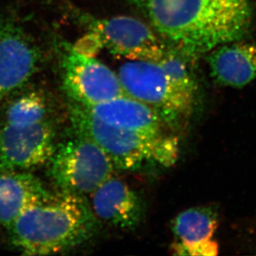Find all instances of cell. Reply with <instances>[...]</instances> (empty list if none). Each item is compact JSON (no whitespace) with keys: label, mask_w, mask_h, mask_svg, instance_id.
<instances>
[{"label":"cell","mask_w":256,"mask_h":256,"mask_svg":"<svg viewBox=\"0 0 256 256\" xmlns=\"http://www.w3.org/2000/svg\"><path fill=\"white\" fill-rule=\"evenodd\" d=\"M148 18L168 48L191 62L240 41L253 21L250 0H130Z\"/></svg>","instance_id":"cell-1"},{"label":"cell","mask_w":256,"mask_h":256,"mask_svg":"<svg viewBox=\"0 0 256 256\" xmlns=\"http://www.w3.org/2000/svg\"><path fill=\"white\" fill-rule=\"evenodd\" d=\"M98 222L83 196L60 191L24 210L8 230L11 242L26 256H48L90 239Z\"/></svg>","instance_id":"cell-2"},{"label":"cell","mask_w":256,"mask_h":256,"mask_svg":"<svg viewBox=\"0 0 256 256\" xmlns=\"http://www.w3.org/2000/svg\"><path fill=\"white\" fill-rule=\"evenodd\" d=\"M69 114L75 132L98 145L114 168L132 171L146 164L167 167L176 160L178 144L176 138L164 133H140L110 126L74 102L69 104Z\"/></svg>","instance_id":"cell-3"},{"label":"cell","mask_w":256,"mask_h":256,"mask_svg":"<svg viewBox=\"0 0 256 256\" xmlns=\"http://www.w3.org/2000/svg\"><path fill=\"white\" fill-rule=\"evenodd\" d=\"M85 24V36L74 46L89 56H94L98 52L106 49L130 60L158 62L167 51L164 42L147 25L134 18H87Z\"/></svg>","instance_id":"cell-4"},{"label":"cell","mask_w":256,"mask_h":256,"mask_svg":"<svg viewBox=\"0 0 256 256\" xmlns=\"http://www.w3.org/2000/svg\"><path fill=\"white\" fill-rule=\"evenodd\" d=\"M48 164L49 176L60 191L82 196L92 194L114 170L98 145L76 132L56 145Z\"/></svg>","instance_id":"cell-5"},{"label":"cell","mask_w":256,"mask_h":256,"mask_svg":"<svg viewBox=\"0 0 256 256\" xmlns=\"http://www.w3.org/2000/svg\"><path fill=\"white\" fill-rule=\"evenodd\" d=\"M118 78L126 96L151 107L170 127H178L191 114L194 97L174 86L157 62L124 63Z\"/></svg>","instance_id":"cell-6"},{"label":"cell","mask_w":256,"mask_h":256,"mask_svg":"<svg viewBox=\"0 0 256 256\" xmlns=\"http://www.w3.org/2000/svg\"><path fill=\"white\" fill-rule=\"evenodd\" d=\"M62 51L63 86L72 102L89 106L126 94L118 75L94 56L70 44Z\"/></svg>","instance_id":"cell-7"},{"label":"cell","mask_w":256,"mask_h":256,"mask_svg":"<svg viewBox=\"0 0 256 256\" xmlns=\"http://www.w3.org/2000/svg\"><path fill=\"white\" fill-rule=\"evenodd\" d=\"M41 58L38 45L18 18H0V102L30 80Z\"/></svg>","instance_id":"cell-8"},{"label":"cell","mask_w":256,"mask_h":256,"mask_svg":"<svg viewBox=\"0 0 256 256\" xmlns=\"http://www.w3.org/2000/svg\"><path fill=\"white\" fill-rule=\"evenodd\" d=\"M52 121L0 126V167L28 171L48 162L56 148Z\"/></svg>","instance_id":"cell-9"},{"label":"cell","mask_w":256,"mask_h":256,"mask_svg":"<svg viewBox=\"0 0 256 256\" xmlns=\"http://www.w3.org/2000/svg\"><path fill=\"white\" fill-rule=\"evenodd\" d=\"M90 195V205L100 222L122 230H134L142 222L144 200L120 179L110 176Z\"/></svg>","instance_id":"cell-10"},{"label":"cell","mask_w":256,"mask_h":256,"mask_svg":"<svg viewBox=\"0 0 256 256\" xmlns=\"http://www.w3.org/2000/svg\"><path fill=\"white\" fill-rule=\"evenodd\" d=\"M52 194L28 171L0 167V226L8 229L28 208L48 199Z\"/></svg>","instance_id":"cell-11"},{"label":"cell","mask_w":256,"mask_h":256,"mask_svg":"<svg viewBox=\"0 0 256 256\" xmlns=\"http://www.w3.org/2000/svg\"><path fill=\"white\" fill-rule=\"evenodd\" d=\"M240 41L220 45L208 56L216 82L242 88L256 78V45Z\"/></svg>","instance_id":"cell-12"},{"label":"cell","mask_w":256,"mask_h":256,"mask_svg":"<svg viewBox=\"0 0 256 256\" xmlns=\"http://www.w3.org/2000/svg\"><path fill=\"white\" fill-rule=\"evenodd\" d=\"M84 106L110 126L140 133H162L164 122L160 116L151 107L126 94L100 104Z\"/></svg>","instance_id":"cell-13"},{"label":"cell","mask_w":256,"mask_h":256,"mask_svg":"<svg viewBox=\"0 0 256 256\" xmlns=\"http://www.w3.org/2000/svg\"><path fill=\"white\" fill-rule=\"evenodd\" d=\"M51 117V103L38 90H17L0 102V126L36 124Z\"/></svg>","instance_id":"cell-14"},{"label":"cell","mask_w":256,"mask_h":256,"mask_svg":"<svg viewBox=\"0 0 256 256\" xmlns=\"http://www.w3.org/2000/svg\"><path fill=\"white\" fill-rule=\"evenodd\" d=\"M218 225L216 209L212 206H200L179 213L172 229L179 242L192 244L210 239Z\"/></svg>","instance_id":"cell-15"},{"label":"cell","mask_w":256,"mask_h":256,"mask_svg":"<svg viewBox=\"0 0 256 256\" xmlns=\"http://www.w3.org/2000/svg\"><path fill=\"white\" fill-rule=\"evenodd\" d=\"M174 86L190 96H195L196 85L189 70V60L176 52L168 48L157 62Z\"/></svg>","instance_id":"cell-16"},{"label":"cell","mask_w":256,"mask_h":256,"mask_svg":"<svg viewBox=\"0 0 256 256\" xmlns=\"http://www.w3.org/2000/svg\"><path fill=\"white\" fill-rule=\"evenodd\" d=\"M172 250L178 256H216L218 253V246L210 239L192 244L178 242L172 246Z\"/></svg>","instance_id":"cell-17"}]
</instances>
